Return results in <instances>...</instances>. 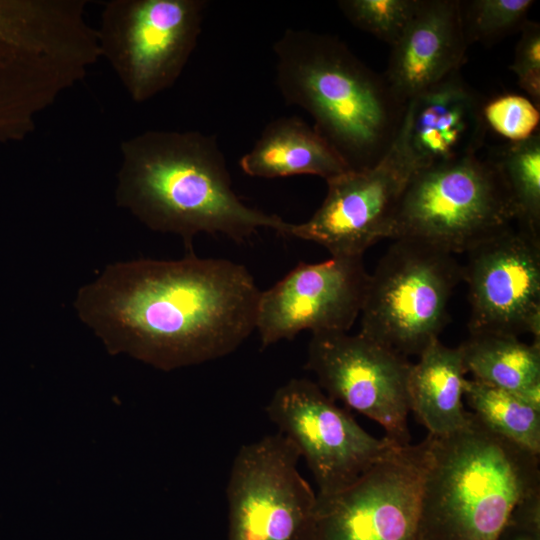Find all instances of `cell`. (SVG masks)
Here are the masks:
<instances>
[{"mask_svg": "<svg viewBox=\"0 0 540 540\" xmlns=\"http://www.w3.org/2000/svg\"><path fill=\"white\" fill-rule=\"evenodd\" d=\"M240 167L245 174L258 178L316 175L326 181L349 171L313 126L296 116L268 123L252 149L240 159Z\"/></svg>", "mask_w": 540, "mask_h": 540, "instance_id": "obj_17", "label": "cell"}, {"mask_svg": "<svg viewBox=\"0 0 540 540\" xmlns=\"http://www.w3.org/2000/svg\"><path fill=\"white\" fill-rule=\"evenodd\" d=\"M464 367L473 379L520 396L540 384V343L496 333L470 334L459 345Z\"/></svg>", "mask_w": 540, "mask_h": 540, "instance_id": "obj_19", "label": "cell"}, {"mask_svg": "<svg viewBox=\"0 0 540 540\" xmlns=\"http://www.w3.org/2000/svg\"><path fill=\"white\" fill-rule=\"evenodd\" d=\"M407 357L360 332L312 333L305 369L334 401L376 421L386 438L399 446L410 444Z\"/></svg>", "mask_w": 540, "mask_h": 540, "instance_id": "obj_12", "label": "cell"}, {"mask_svg": "<svg viewBox=\"0 0 540 540\" xmlns=\"http://www.w3.org/2000/svg\"><path fill=\"white\" fill-rule=\"evenodd\" d=\"M428 438L422 540H498L513 509L540 491L539 455L493 432L473 412L465 428Z\"/></svg>", "mask_w": 540, "mask_h": 540, "instance_id": "obj_4", "label": "cell"}, {"mask_svg": "<svg viewBox=\"0 0 540 540\" xmlns=\"http://www.w3.org/2000/svg\"><path fill=\"white\" fill-rule=\"evenodd\" d=\"M466 370L460 347L434 340L412 364L408 379L410 411L428 434L443 437L465 428L472 412L463 406Z\"/></svg>", "mask_w": 540, "mask_h": 540, "instance_id": "obj_18", "label": "cell"}, {"mask_svg": "<svg viewBox=\"0 0 540 540\" xmlns=\"http://www.w3.org/2000/svg\"><path fill=\"white\" fill-rule=\"evenodd\" d=\"M418 0H340L338 7L360 30L393 46L409 23Z\"/></svg>", "mask_w": 540, "mask_h": 540, "instance_id": "obj_23", "label": "cell"}, {"mask_svg": "<svg viewBox=\"0 0 540 540\" xmlns=\"http://www.w3.org/2000/svg\"><path fill=\"white\" fill-rule=\"evenodd\" d=\"M265 410L304 457L317 495L343 490L399 446L369 434L346 408L306 378H293L279 387Z\"/></svg>", "mask_w": 540, "mask_h": 540, "instance_id": "obj_11", "label": "cell"}, {"mask_svg": "<svg viewBox=\"0 0 540 540\" xmlns=\"http://www.w3.org/2000/svg\"><path fill=\"white\" fill-rule=\"evenodd\" d=\"M429 438L397 446L343 490L317 495L309 540H422Z\"/></svg>", "mask_w": 540, "mask_h": 540, "instance_id": "obj_8", "label": "cell"}, {"mask_svg": "<svg viewBox=\"0 0 540 540\" xmlns=\"http://www.w3.org/2000/svg\"><path fill=\"white\" fill-rule=\"evenodd\" d=\"M4 20H5V10H4L2 2H0V32L4 25Z\"/></svg>", "mask_w": 540, "mask_h": 540, "instance_id": "obj_27", "label": "cell"}, {"mask_svg": "<svg viewBox=\"0 0 540 540\" xmlns=\"http://www.w3.org/2000/svg\"><path fill=\"white\" fill-rule=\"evenodd\" d=\"M466 253L470 334L529 333L540 343V235L510 226Z\"/></svg>", "mask_w": 540, "mask_h": 540, "instance_id": "obj_13", "label": "cell"}, {"mask_svg": "<svg viewBox=\"0 0 540 540\" xmlns=\"http://www.w3.org/2000/svg\"><path fill=\"white\" fill-rule=\"evenodd\" d=\"M418 169L403 118L395 141L376 165L327 180L320 207L307 221L288 223L283 236L317 243L331 256L363 257L369 247L390 239L399 202Z\"/></svg>", "mask_w": 540, "mask_h": 540, "instance_id": "obj_9", "label": "cell"}, {"mask_svg": "<svg viewBox=\"0 0 540 540\" xmlns=\"http://www.w3.org/2000/svg\"><path fill=\"white\" fill-rule=\"evenodd\" d=\"M515 210L518 226L540 235V132L508 142L492 159Z\"/></svg>", "mask_w": 540, "mask_h": 540, "instance_id": "obj_21", "label": "cell"}, {"mask_svg": "<svg viewBox=\"0 0 540 540\" xmlns=\"http://www.w3.org/2000/svg\"><path fill=\"white\" fill-rule=\"evenodd\" d=\"M498 540H540V491L513 509Z\"/></svg>", "mask_w": 540, "mask_h": 540, "instance_id": "obj_26", "label": "cell"}, {"mask_svg": "<svg viewBox=\"0 0 540 540\" xmlns=\"http://www.w3.org/2000/svg\"><path fill=\"white\" fill-rule=\"evenodd\" d=\"M300 457L280 432L240 448L226 492L229 540H309L317 495Z\"/></svg>", "mask_w": 540, "mask_h": 540, "instance_id": "obj_10", "label": "cell"}, {"mask_svg": "<svg viewBox=\"0 0 540 540\" xmlns=\"http://www.w3.org/2000/svg\"><path fill=\"white\" fill-rule=\"evenodd\" d=\"M273 51L285 102L312 116L313 128L349 170L376 165L395 141L407 106L384 76L329 34L286 29Z\"/></svg>", "mask_w": 540, "mask_h": 540, "instance_id": "obj_3", "label": "cell"}, {"mask_svg": "<svg viewBox=\"0 0 540 540\" xmlns=\"http://www.w3.org/2000/svg\"><path fill=\"white\" fill-rule=\"evenodd\" d=\"M513 222L515 210L496 164L474 155L418 169L403 192L390 239L466 253Z\"/></svg>", "mask_w": 540, "mask_h": 540, "instance_id": "obj_5", "label": "cell"}, {"mask_svg": "<svg viewBox=\"0 0 540 540\" xmlns=\"http://www.w3.org/2000/svg\"><path fill=\"white\" fill-rule=\"evenodd\" d=\"M483 100L454 72L407 103V143L418 168L478 155L487 126Z\"/></svg>", "mask_w": 540, "mask_h": 540, "instance_id": "obj_16", "label": "cell"}, {"mask_svg": "<svg viewBox=\"0 0 540 540\" xmlns=\"http://www.w3.org/2000/svg\"><path fill=\"white\" fill-rule=\"evenodd\" d=\"M463 396L476 417L493 432L512 443L540 454V411L517 394L465 379Z\"/></svg>", "mask_w": 540, "mask_h": 540, "instance_id": "obj_20", "label": "cell"}, {"mask_svg": "<svg viewBox=\"0 0 540 540\" xmlns=\"http://www.w3.org/2000/svg\"><path fill=\"white\" fill-rule=\"evenodd\" d=\"M520 33L510 70L515 74L518 86L540 109V25L528 20Z\"/></svg>", "mask_w": 540, "mask_h": 540, "instance_id": "obj_25", "label": "cell"}, {"mask_svg": "<svg viewBox=\"0 0 540 540\" xmlns=\"http://www.w3.org/2000/svg\"><path fill=\"white\" fill-rule=\"evenodd\" d=\"M482 113L487 128L509 142L526 140L539 131V109L523 95H499L483 104Z\"/></svg>", "mask_w": 540, "mask_h": 540, "instance_id": "obj_24", "label": "cell"}, {"mask_svg": "<svg viewBox=\"0 0 540 540\" xmlns=\"http://www.w3.org/2000/svg\"><path fill=\"white\" fill-rule=\"evenodd\" d=\"M260 293L244 265L191 249L109 264L79 288L74 309L110 354L170 371L235 351L256 328Z\"/></svg>", "mask_w": 540, "mask_h": 540, "instance_id": "obj_1", "label": "cell"}, {"mask_svg": "<svg viewBox=\"0 0 540 540\" xmlns=\"http://www.w3.org/2000/svg\"><path fill=\"white\" fill-rule=\"evenodd\" d=\"M468 43L461 1L418 0L397 42L384 78L404 105L448 75L460 71Z\"/></svg>", "mask_w": 540, "mask_h": 540, "instance_id": "obj_15", "label": "cell"}, {"mask_svg": "<svg viewBox=\"0 0 540 540\" xmlns=\"http://www.w3.org/2000/svg\"><path fill=\"white\" fill-rule=\"evenodd\" d=\"M533 0L461 1L464 33L468 45L496 42L516 31L528 21Z\"/></svg>", "mask_w": 540, "mask_h": 540, "instance_id": "obj_22", "label": "cell"}, {"mask_svg": "<svg viewBox=\"0 0 540 540\" xmlns=\"http://www.w3.org/2000/svg\"><path fill=\"white\" fill-rule=\"evenodd\" d=\"M115 201L149 229L180 236L187 250L199 233L243 242L260 228L283 235L288 224L240 200L216 137L199 131L147 130L124 140Z\"/></svg>", "mask_w": 540, "mask_h": 540, "instance_id": "obj_2", "label": "cell"}, {"mask_svg": "<svg viewBox=\"0 0 540 540\" xmlns=\"http://www.w3.org/2000/svg\"><path fill=\"white\" fill-rule=\"evenodd\" d=\"M204 0H109L96 28L107 60L130 99L143 103L177 81L201 32Z\"/></svg>", "mask_w": 540, "mask_h": 540, "instance_id": "obj_7", "label": "cell"}, {"mask_svg": "<svg viewBox=\"0 0 540 540\" xmlns=\"http://www.w3.org/2000/svg\"><path fill=\"white\" fill-rule=\"evenodd\" d=\"M461 280L462 266L453 254L394 240L369 274L359 332L405 357L419 356L439 339Z\"/></svg>", "mask_w": 540, "mask_h": 540, "instance_id": "obj_6", "label": "cell"}, {"mask_svg": "<svg viewBox=\"0 0 540 540\" xmlns=\"http://www.w3.org/2000/svg\"><path fill=\"white\" fill-rule=\"evenodd\" d=\"M368 281L363 257L299 263L260 293L255 329L261 345L291 340L304 330L347 332L361 313Z\"/></svg>", "mask_w": 540, "mask_h": 540, "instance_id": "obj_14", "label": "cell"}]
</instances>
